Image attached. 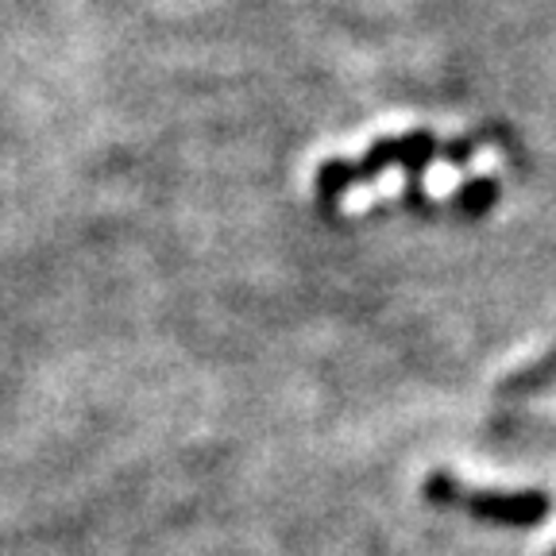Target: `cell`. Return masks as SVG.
<instances>
[{"mask_svg": "<svg viewBox=\"0 0 556 556\" xmlns=\"http://www.w3.org/2000/svg\"><path fill=\"white\" fill-rule=\"evenodd\" d=\"M426 498L433 506H448V510H464L479 521H495V526H510V530H533L553 514V498L545 491H491V486H468L460 479H452L448 471H433L421 483Z\"/></svg>", "mask_w": 556, "mask_h": 556, "instance_id": "1", "label": "cell"}, {"mask_svg": "<svg viewBox=\"0 0 556 556\" xmlns=\"http://www.w3.org/2000/svg\"><path fill=\"white\" fill-rule=\"evenodd\" d=\"M441 151H444V143L433 131H406V136L379 139V143H371V148L364 151L359 163H352V182L364 186V182H371V178H379L382 170H391V166L409 170V178L417 182V174L426 170L429 163H437Z\"/></svg>", "mask_w": 556, "mask_h": 556, "instance_id": "2", "label": "cell"}, {"mask_svg": "<svg viewBox=\"0 0 556 556\" xmlns=\"http://www.w3.org/2000/svg\"><path fill=\"white\" fill-rule=\"evenodd\" d=\"M313 190H317V201H321V205H337L344 193L356 190V182H352V163H344V159L321 163L317 166V178H313Z\"/></svg>", "mask_w": 556, "mask_h": 556, "instance_id": "3", "label": "cell"}, {"mask_svg": "<svg viewBox=\"0 0 556 556\" xmlns=\"http://www.w3.org/2000/svg\"><path fill=\"white\" fill-rule=\"evenodd\" d=\"M498 193H503V190H498L495 178H476V182H468L460 193H456V198L448 201V208H452V213H460V217L476 220V217H483L486 208H495Z\"/></svg>", "mask_w": 556, "mask_h": 556, "instance_id": "4", "label": "cell"}, {"mask_svg": "<svg viewBox=\"0 0 556 556\" xmlns=\"http://www.w3.org/2000/svg\"><path fill=\"white\" fill-rule=\"evenodd\" d=\"M553 375H556V352H548L541 364L526 367V371L514 375L510 382H503V394H530V391H538V387H545Z\"/></svg>", "mask_w": 556, "mask_h": 556, "instance_id": "5", "label": "cell"}]
</instances>
